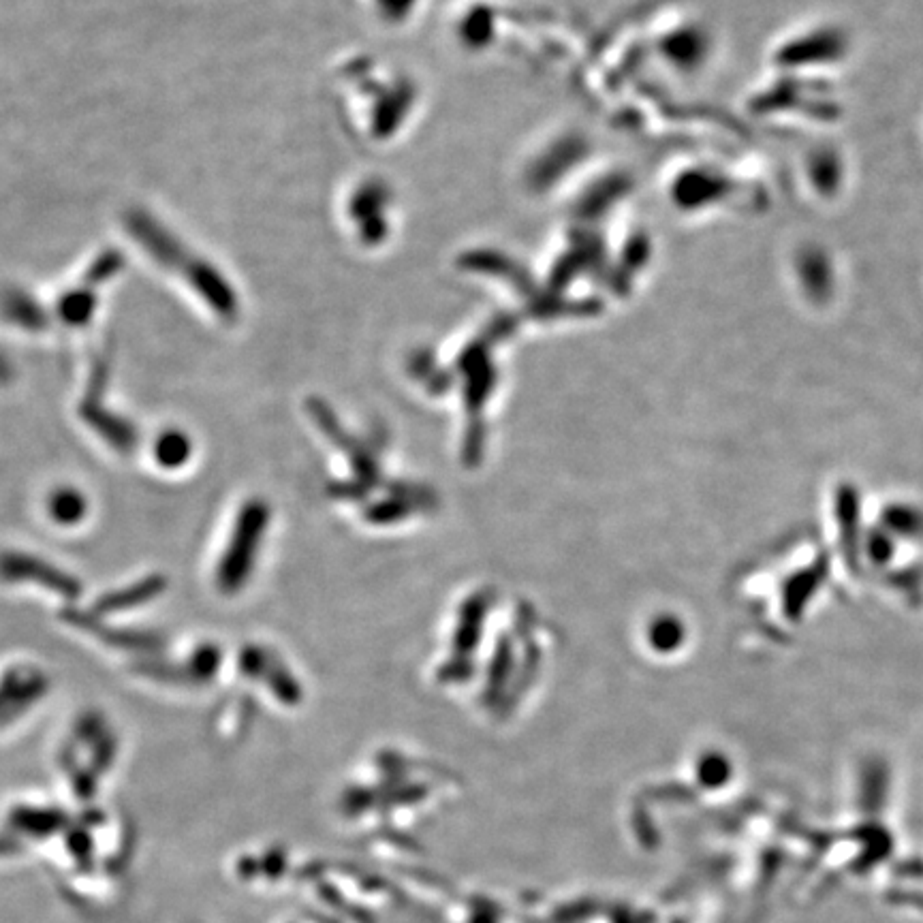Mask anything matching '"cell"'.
I'll use <instances>...</instances> for the list:
<instances>
[{"mask_svg": "<svg viewBox=\"0 0 923 923\" xmlns=\"http://www.w3.org/2000/svg\"><path fill=\"white\" fill-rule=\"evenodd\" d=\"M80 511H82V500L77 498V494L62 492L58 494V498H54V515L62 522H73L75 518H80Z\"/></svg>", "mask_w": 923, "mask_h": 923, "instance_id": "6da1fadb", "label": "cell"}]
</instances>
